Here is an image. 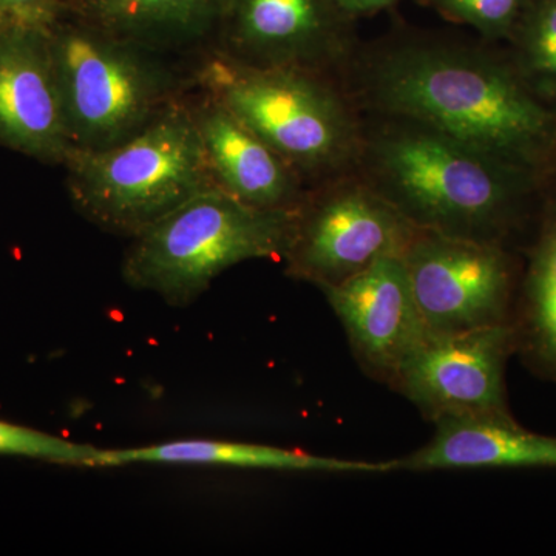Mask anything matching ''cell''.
<instances>
[{
  "label": "cell",
  "instance_id": "1",
  "mask_svg": "<svg viewBox=\"0 0 556 556\" xmlns=\"http://www.w3.org/2000/svg\"><path fill=\"white\" fill-rule=\"evenodd\" d=\"M362 93L386 118L422 124L526 172L555 141L554 116L481 51L409 42L369 62Z\"/></svg>",
  "mask_w": 556,
  "mask_h": 556
},
{
  "label": "cell",
  "instance_id": "2",
  "mask_svg": "<svg viewBox=\"0 0 556 556\" xmlns=\"http://www.w3.org/2000/svg\"><path fill=\"white\" fill-rule=\"evenodd\" d=\"M365 137L371 188L416 229L503 244L519 218L525 172L412 121Z\"/></svg>",
  "mask_w": 556,
  "mask_h": 556
},
{
  "label": "cell",
  "instance_id": "3",
  "mask_svg": "<svg viewBox=\"0 0 556 556\" xmlns=\"http://www.w3.org/2000/svg\"><path fill=\"white\" fill-rule=\"evenodd\" d=\"M64 167L76 211L98 228L130 239L217 189L188 93L118 144L72 150Z\"/></svg>",
  "mask_w": 556,
  "mask_h": 556
},
{
  "label": "cell",
  "instance_id": "4",
  "mask_svg": "<svg viewBox=\"0 0 556 556\" xmlns=\"http://www.w3.org/2000/svg\"><path fill=\"white\" fill-rule=\"evenodd\" d=\"M192 75L197 89L226 105L303 181L334 177L361 160L364 134L321 72L254 67L208 50Z\"/></svg>",
  "mask_w": 556,
  "mask_h": 556
},
{
  "label": "cell",
  "instance_id": "5",
  "mask_svg": "<svg viewBox=\"0 0 556 556\" xmlns=\"http://www.w3.org/2000/svg\"><path fill=\"white\" fill-rule=\"evenodd\" d=\"M49 38L73 150L123 142L193 87L192 72L67 11Z\"/></svg>",
  "mask_w": 556,
  "mask_h": 556
},
{
  "label": "cell",
  "instance_id": "6",
  "mask_svg": "<svg viewBox=\"0 0 556 556\" xmlns=\"http://www.w3.org/2000/svg\"><path fill=\"white\" fill-rule=\"evenodd\" d=\"M295 212L263 211L219 189L208 190L131 239L123 278L172 306H188L219 274L239 263L283 262Z\"/></svg>",
  "mask_w": 556,
  "mask_h": 556
},
{
  "label": "cell",
  "instance_id": "7",
  "mask_svg": "<svg viewBox=\"0 0 556 556\" xmlns=\"http://www.w3.org/2000/svg\"><path fill=\"white\" fill-rule=\"evenodd\" d=\"M367 181L334 179L306 193L283 262L288 276L336 287L387 255H404L416 233Z\"/></svg>",
  "mask_w": 556,
  "mask_h": 556
},
{
  "label": "cell",
  "instance_id": "8",
  "mask_svg": "<svg viewBox=\"0 0 556 556\" xmlns=\"http://www.w3.org/2000/svg\"><path fill=\"white\" fill-rule=\"evenodd\" d=\"M402 258L427 336L511 324L515 273L503 244L417 229Z\"/></svg>",
  "mask_w": 556,
  "mask_h": 556
},
{
  "label": "cell",
  "instance_id": "9",
  "mask_svg": "<svg viewBox=\"0 0 556 556\" xmlns=\"http://www.w3.org/2000/svg\"><path fill=\"white\" fill-rule=\"evenodd\" d=\"M517 353L514 325L426 336L402 362L391 390L430 422L464 415H510L506 365Z\"/></svg>",
  "mask_w": 556,
  "mask_h": 556
},
{
  "label": "cell",
  "instance_id": "10",
  "mask_svg": "<svg viewBox=\"0 0 556 556\" xmlns=\"http://www.w3.org/2000/svg\"><path fill=\"white\" fill-rule=\"evenodd\" d=\"M343 24L329 0H226L211 50L254 67L321 72L345 53Z\"/></svg>",
  "mask_w": 556,
  "mask_h": 556
},
{
  "label": "cell",
  "instance_id": "11",
  "mask_svg": "<svg viewBox=\"0 0 556 556\" xmlns=\"http://www.w3.org/2000/svg\"><path fill=\"white\" fill-rule=\"evenodd\" d=\"M338 314L358 367L393 386L427 332L402 255H387L343 283L320 289Z\"/></svg>",
  "mask_w": 556,
  "mask_h": 556
},
{
  "label": "cell",
  "instance_id": "12",
  "mask_svg": "<svg viewBox=\"0 0 556 556\" xmlns=\"http://www.w3.org/2000/svg\"><path fill=\"white\" fill-rule=\"evenodd\" d=\"M0 146L47 164L72 153L49 30H0Z\"/></svg>",
  "mask_w": 556,
  "mask_h": 556
},
{
  "label": "cell",
  "instance_id": "13",
  "mask_svg": "<svg viewBox=\"0 0 556 556\" xmlns=\"http://www.w3.org/2000/svg\"><path fill=\"white\" fill-rule=\"evenodd\" d=\"M188 101L217 189L263 211L299 208L308 190L287 161L206 91L193 86Z\"/></svg>",
  "mask_w": 556,
  "mask_h": 556
},
{
  "label": "cell",
  "instance_id": "14",
  "mask_svg": "<svg viewBox=\"0 0 556 556\" xmlns=\"http://www.w3.org/2000/svg\"><path fill=\"white\" fill-rule=\"evenodd\" d=\"M433 424L431 441L394 459V470L556 467V438L530 433L510 415L448 416Z\"/></svg>",
  "mask_w": 556,
  "mask_h": 556
},
{
  "label": "cell",
  "instance_id": "15",
  "mask_svg": "<svg viewBox=\"0 0 556 556\" xmlns=\"http://www.w3.org/2000/svg\"><path fill=\"white\" fill-rule=\"evenodd\" d=\"M226 0H65L67 13L160 54L211 50Z\"/></svg>",
  "mask_w": 556,
  "mask_h": 556
},
{
  "label": "cell",
  "instance_id": "16",
  "mask_svg": "<svg viewBox=\"0 0 556 556\" xmlns=\"http://www.w3.org/2000/svg\"><path fill=\"white\" fill-rule=\"evenodd\" d=\"M130 464H175V466H223L257 468V470L316 471V473H390L393 460L340 459L317 456L302 450L249 444V442L192 439L146 447L104 450L102 467L130 466Z\"/></svg>",
  "mask_w": 556,
  "mask_h": 556
},
{
  "label": "cell",
  "instance_id": "17",
  "mask_svg": "<svg viewBox=\"0 0 556 556\" xmlns=\"http://www.w3.org/2000/svg\"><path fill=\"white\" fill-rule=\"evenodd\" d=\"M511 325L519 356L556 383V212L533 248Z\"/></svg>",
  "mask_w": 556,
  "mask_h": 556
},
{
  "label": "cell",
  "instance_id": "18",
  "mask_svg": "<svg viewBox=\"0 0 556 556\" xmlns=\"http://www.w3.org/2000/svg\"><path fill=\"white\" fill-rule=\"evenodd\" d=\"M104 450L0 420V455L31 457L73 467H102Z\"/></svg>",
  "mask_w": 556,
  "mask_h": 556
},
{
  "label": "cell",
  "instance_id": "19",
  "mask_svg": "<svg viewBox=\"0 0 556 556\" xmlns=\"http://www.w3.org/2000/svg\"><path fill=\"white\" fill-rule=\"evenodd\" d=\"M450 20L489 38L507 35L521 16L525 0H424Z\"/></svg>",
  "mask_w": 556,
  "mask_h": 556
},
{
  "label": "cell",
  "instance_id": "20",
  "mask_svg": "<svg viewBox=\"0 0 556 556\" xmlns=\"http://www.w3.org/2000/svg\"><path fill=\"white\" fill-rule=\"evenodd\" d=\"M525 50L530 68L556 83V0H540L530 13Z\"/></svg>",
  "mask_w": 556,
  "mask_h": 556
},
{
  "label": "cell",
  "instance_id": "21",
  "mask_svg": "<svg viewBox=\"0 0 556 556\" xmlns=\"http://www.w3.org/2000/svg\"><path fill=\"white\" fill-rule=\"evenodd\" d=\"M65 0H0V13L11 24L49 30L64 16Z\"/></svg>",
  "mask_w": 556,
  "mask_h": 556
},
{
  "label": "cell",
  "instance_id": "22",
  "mask_svg": "<svg viewBox=\"0 0 556 556\" xmlns=\"http://www.w3.org/2000/svg\"><path fill=\"white\" fill-rule=\"evenodd\" d=\"M401 0H329L336 11L346 17L372 16L380 11L391 9Z\"/></svg>",
  "mask_w": 556,
  "mask_h": 556
},
{
  "label": "cell",
  "instance_id": "23",
  "mask_svg": "<svg viewBox=\"0 0 556 556\" xmlns=\"http://www.w3.org/2000/svg\"><path fill=\"white\" fill-rule=\"evenodd\" d=\"M11 24L9 20H7L5 16H3L2 13H0V30H2L3 27H7V25Z\"/></svg>",
  "mask_w": 556,
  "mask_h": 556
}]
</instances>
